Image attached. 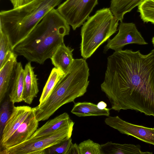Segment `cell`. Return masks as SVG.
<instances>
[{
  "label": "cell",
  "mask_w": 154,
  "mask_h": 154,
  "mask_svg": "<svg viewBox=\"0 0 154 154\" xmlns=\"http://www.w3.org/2000/svg\"><path fill=\"white\" fill-rule=\"evenodd\" d=\"M100 87L111 109L134 110L154 117V49L146 55L140 51H115L107 58Z\"/></svg>",
  "instance_id": "1"
},
{
  "label": "cell",
  "mask_w": 154,
  "mask_h": 154,
  "mask_svg": "<svg viewBox=\"0 0 154 154\" xmlns=\"http://www.w3.org/2000/svg\"><path fill=\"white\" fill-rule=\"evenodd\" d=\"M69 25L54 8L50 11L13 51L29 62L44 64L51 58L68 35Z\"/></svg>",
  "instance_id": "2"
},
{
  "label": "cell",
  "mask_w": 154,
  "mask_h": 154,
  "mask_svg": "<svg viewBox=\"0 0 154 154\" xmlns=\"http://www.w3.org/2000/svg\"><path fill=\"white\" fill-rule=\"evenodd\" d=\"M88 64L84 58L74 59L68 71L57 83L47 99L34 107L40 122L47 120L60 107L83 96L89 85Z\"/></svg>",
  "instance_id": "3"
},
{
  "label": "cell",
  "mask_w": 154,
  "mask_h": 154,
  "mask_svg": "<svg viewBox=\"0 0 154 154\" xmlns=\"http://www.w3.org/2000/svg\"><path fill=\"white\" fill-rule=\"evenodd\" d=\"M62 0H33L20 7L1 11L0 30L7 36L12 50Z\"/></svg>",
  "instance_id": "4"
},
{
  "label": "cell",
  "mask_w": 154,
  "mask_h": 154,
  "mask_svg": "<svg viewBox=\"0 0 154 154\" xmlns=\"http://www.w3.org/2000/svg\"><path fill=\"white\" fill-rule=\"evenodd\" d=\"M119 20L109 8L97 11L89 17L81 28V55L85 60L118 30Z\"/></svg>",
  "instance_id": "5"
},
{
  "label": "cell",
  "mask_w": 154,
  "mask_h": 154,
  "mask_svg": "<svg viewBox=\"0 0 154 154\" xmlns=\"http://www.w3.org/2000/svg\"><path fill=\"white\" fill-rule=\"evenodd\" d=\"M74 124L73 122L50 134L1 150L0 154H43L46 149L71 138Z\"/></svg>",
  "instance_id": "6"
},
{
  "label": "cell",
  "mask_w": 154,
  "mask_h": 154,
  "mask_svg": "<svg viewBox=\"0 0 154 154\" xmlns=\"http://www.w3.org/2000/svg\"><path fill=\"white\" fill-rule=\"evenodd\" d=\"M98 1L66 0L57 10L74 30L88 19Z\"/></svg>",
  "instance_id": "7"
},
{
  "label": "cell",
  "mask_w": 154,
  "mask_h": 154,
  "mask_svg": "<svg viewBox=\"0 0 154 154\" xmlns=\"http://www.w3.org/2000/svg\"><path fill=\"white\" fill-rule=\"evenodd\" d=\"M118 33L112 38L109 39L104 47V52L109 49L116 51L122 50L125 45L130 44L140 45L148 44L133 23L121 22Z\"/></svg>",
  "instance_id": "8"
},
{
  "label": "cell",
  "mask_w": 154,
  "mask_h": 154,
  "mask_svg": "<svg viewBox=\"0 0 154 154\" xmlns=\"http://www.w3.org/2000/svg\"><path fill=\"white\" fill-rule=\"evenodd\" d=\"M104 122L106 125L122 134L132 136L154 146V128L133 124L122 119L118 116H107Z\"/></svg>",
  "instance_id": "9"
},
{
  "label": "cell",
  "mask_w": 154,
  "mask_h": 154,
  "mask_svg": "<svg viewBox=\"0 0 154 154\" xmlns=\"http://www.w3.org/2000/svg\"><path fill=\"white\" fill-rule=\"evenodd\" d=\"M39 121L36 118L34 107L26 119L1 147L0 150L20 144L29 139L38 127Z\"/></svg>",
  "instance_id": "10"
},
{
  "label": "cell",
  "mask_w": 154,
  "mask_h": 154,
  "mask_svg": "<svg viewBox=\"0 0 154 154\" xmlns=\"http://www.w3.org/2000/svg\"><path fill=\"white\" fill-rule=\"evenodd\" d=\"M32 108L27 106H14L10 116L0 137V147L12 135L32 112Z\"/></svg>",
  "instance_id": "11"
},
{
  "label": "cell",
  "mask_w": 154,
  "mask_h": 154,
  "mask_svg": "<svg viewBox=\"0 0 154 154\" xmlns=\"http://www.w3.org/2000/svg\"><path fill=\"white\" fill-rule=\"evenodd\" d=\"M17 55L9 52L0 69V103L4 100L11 87L17 63Z\"/></svg>",
  "instance_id": "12"
},
{
  "label": "cell",
  "mask_w": 154,
  "mask_h": 154,
  "mask_svg": "<svg viewBox=\"0 0 154 154\" xmlns=\"http://www.w3.org/2000/svg\"><path fill=\"white\" fill-rule=\"evenodd\" d=\"M30 62H28L24 69V85L23 94V101L30 104L36 97L39 91L37 75Z\"/></svg>",
  "instance_id": "13"
},
{
  "label": "cell",
  "mask_w": 154,
  "mask_h": 154,
  "mask_svg": "<svg viewBox=\"0 0 154 154\" xmlns=\"http://www.w3.org/2000/svg\"><path fill=\"white\" fill-rule=\"evenodd\" d=\"M73 122L69 115L66 112H64L48 121L37 129L27 140L35 139L50 134Z\"/></svg>",
  "instance_id": "14"
},
{
  "label": "cell",
  "mask_w": 154,
  "mask_h": 154,
  "mask_svg": "<svg viewBox=\"0 0 154 154\" xmlns=\"http://www.w3.org/2000/svg\"><path fill=\"white\" fill-rule=\"evenodd\" d=\"M74 49L65 45L64 43L58 48L51 58L53 65L65 74L69 70L74 60L72 52Z\"/></svg>",
  "instance_id": "15"
},
{
  "label": "cell",
  "mask_w": 154,
  "mask_h": 154,
  "mask_svg": "<svg viewBox=\"0 0 154 154\" xmlns=\"http://www.w3.org/2000/svg\"><path fill=\"white\" fill-rule=\"evenodd\" d=\"M24 85V69L21 62H17L11 86V92L9 95L10 101L13 105L23 101Z\"/></svg>",
  "instance_id": "16"
},
{
  "label": "cell",
  "mask_w": 154,
  "mask_h": 154,
  "mask_svg": "<svg viewBox=\"0 0 154 154\" xmlns=\"http://www.w3.org/2000/svg\"><path fill=\"white\" fill-rule=\"evenodd\" d=\"M103 154H151L152 152H144L141 150L140 145L133 144H121L108 142L101 145Z\"/></svg>",
  "instance_id": "17"
},
{
  "label": "cell",
  "mask_w": 154,
  "mask_h": 154,
  "mask_svg": "<svg viewBox=\"0 0 154 154\" xmlns=\"http://www.w3.org/2000/svg\"><path fill=\"white\" fill-rule=\"evenodd\" d=\"M111 109L105 108L103 109L98 108L97 105L86 102L74 103L71 112L79 117L87 116H109Z\"/></svg>",
  "instance_id": "18"
},
{
  "label": "cell",
  "mask_w": 154,
  "mask_h": 154,
  "mask_svg": "<svg viewBox=\"0 0 154 154\" xmlns=\"http://www.w3.org/2000/svg\"><path fill=\"white\" fill-rule=\"evenodd\" d=\"M145 0H111L110 9L113 15L121 22L124 16Z\"/></svg>",
  "instance_id": "19"
},
{
  "label": "cell",
  "mask_w": 154,
  "mask_h": 154,
  "mask_svg": "<svg viewBox=\"0 0 154 154\" xmlns=\"http://www.w3.org/2000/svg\"><path fill=\"white\" fill-rule=\"evenodd\" d=\"M64 75L60 69L53 68L43 88L39 104L44 102L49 96L55 85Z\"/></svg>",
  "instance_id": "20"
},
{
  "label": "cell",
  "mask_w": 154,
  "mask_h": 154,
  "mask_svg": "<svg viewBox=\"0 0 154 154\" xmlns=\"http://www.w3.org/2000/svg\"><path fill=\"white\" fill-rule=\"evenodd\" d=\"M137 11L144 23L154 24V0H145L138 6Z\"/></svg>",
  "instance_id": "21"
},
{
  "label": "cell",
  "mask_w": 154,
  "mask_h": 154,
  "mask_svg": "<svg viewBox=\"0 0 154 154\" xmlns=\"http://www.w3.org/2000/svg\"><path fill=\"white\" fill-rule=\"evenodd\" d=\"M78 146L80 154H103L101 145L90 139L80 143Z\"/></svg>",
  "instance_id": "22"
},
{
  "label": "cell",
  "mask_w": 154,
  "mask_h": 154,
  "mask_svg": "<svg viewBox=\"0 0 154 154\" xmlns=\"http://www.w3.org/2000/svg\"><path fill=\"white\" fill-rule=\"evenodd\" d=\"M72 143L71 137L46 149L44 151L43 154H67Z\"/></svg>",
  "instance_id": "23"
},
{
  "label": "cell",
  "mask_w": 154,
  "mask_h": 154,
  "mask_svg": "<svg viewBox=\"0 0 154 154\" xmlns=\"http://www.w3.org/2000/svg\"><path fill=\"white\" fill-rule=\"evenodd\" d=\"M12 51V48L7 36L0 30V69L2 67L8 53Z\"/></svg>",
  "instance_id": "24"
},
{
  "label": "cell",
  "mask_w": 154,
  "mask_h": 154,
  "mask_svg": "<svg viewBox=\"0 0 154 154\" xmlns=\"http://www.w3.org/2000/svg\"><path fill=\"white\" fill-rule=\"evenodd\" d=\"M11 113L10 112L9 102L4 101L1 105L0 109V133L2 135L4 127L10 117Z\"/></svg>",
  "instance_id": "25"
},
{
  "label": "cell",
  "mask_w": 154,
  "mask_h": 154,
  "mask_svg": "<svg viewBox=\"0 0 154 154\" xmlns=\"http://www.w3.org/2000/svg\"><path fill=\"white\" fill-rule=\"evenodd\" d=\"M67 154H80L78 145L76 143L71 145Z\"/></svg>",
  "instance_id": "26"
},
{
  "label": "cell",
  "mask_w": 154,
  "mask_h": 154,
  "mask_svg": "<svg viewBox=\"0 0 154 154\" xmlns=\"http://www.w3.org/2000/svg\"><path fill=\"white\" fill-rule=\"evenodd\" d=\"M98 109H105L107 106L106 103L103 101L99 102L97 105Z\"/></svg>",
  "instance_id": "27"
},
{
  "label": "cell",
  "mask_w": 154,
  "mask_h": 154,
  "mask_svg": "<svg viewBox=\"0 0 154 154\" xmlns=\"http://www.w3.org/2000/svg\"><path fill=\"white\" fill-rule=\"evenodd\" d=\"M152 42L154 46V37L152 38Z\"/></svg>",
  "instance_id": "28"
}]
</instances>
